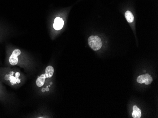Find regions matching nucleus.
<instances>
[{
	"label": "nucleus",
	"mask_w": 158,
	"mask_h": 118,
	"mask_svg": "<svg viewBox=\"0 0 158 118\" xmlns=\"http://www.w3.org/2000/svg\"><path fill=\"white\" fill-rule=\"evenodd\" d=\"M21 53V50L18 49H16L15 50H13V54L10 57L9 62L10 65L15 66L18 64V56H19Z\"/></svg>",
	"instance_id": "obj_3"
},
{
	"label": "nucleus",
	"mask_w": 158,
	"mask_h": 118,
	"mask_svg": "<svg viewBox=\"0 0 158 118\" xmlns=\"http://www.w3.org/2000/svg\"><path fill=\"white\" fill-rule=\"evenodd\" d=\"M54 73V69L51 66H48L46 69V73L44 74L46 79L51 77Z\"/></svg>",
	"instance_id": "obj_5"
},
{
	"label": "nucleus",
	"mask_w": 158,
	"mask_h": 118,
	"mask_svg": "<svg viewBox=\"0 0 158 118\" xmlns=\"http://www.w3.org/2000/svg\"><path fill=\"white\" fill-rule=\"evenodd\" d=\"M142 115L141 111L137 106H134L133 107V111L132 116L134 118H140Z\"/></svg>",
	"instance_id": "obj_6"
},
{
	"label": "nucleus",
	"mask_w": 158,
	"mask_h": 118,
	"mask_svg": "<svg viewBox=\"0 0 158 118\" xmlns=\"http://www.w3.org/2000/svg\"><path fill=\"white\" fill-rule=\"evenodd\" d=\"M153 79L151 76L149 74H146L139 76L137 79V82L138 83L142 84L145 83L146 85H149L152 82Z\"/></svg>",
	"instance_id": "obj_2"
},
{
	"label": "nucleus",
	"mask_w": 158,
	"mask_h": 118,
	"mask_svg": "<svg viewBox=\"0 0 158 118\" xmlns=\"http://www.w3.org/2000/svg\"><path fill=\"white\" fill-rule=\"evenodd\" d=\"M125 17L126 18L127 22L129 23H132L134 20V17L133 14L129 10H127L125 14Z\"/></svg>",
	"instance_id": "obj_8"
},
{
	"label": "nucleus",
	"mask_w": 158,
	"mask_h": 118,
	"mask_svg": "<svg viewBox=\"0 0 158 118\" xmlns=\"http://www.w3.org/2000/svg\"><path fill=\"white\" fill-rule=\"evenodd\" d=\"M88 43L89 47L95 51L100 50L102 46V42L100 38L96 35H92L89 36L88 39Z\"/></svg>",
	"instance_id": "obj_1"
},
{
	"label": "nucleus",
	"mask_w": 158,
	"mask_h": 118,
	"mask_svg": "<svg viewBox=\"0 0 158 118\" xmlns=\"http://www.w3.org/2000/svg\"><path fill=\"white\" fill-rule=\"evenodd\" d=\"M46 78L45 76H44V74H42L41 76H39V77H38L37 79V81H36V84L38 87H41L44 85V84L45 83V79Z\"/></svg>",
	"instance_id": "obj_7"
},
{
	"label": "nucleus",
	"mask_w": 158,
	"mask_h": 118,
	"mask_svg": "<svg viewBox=\"0 0 158 118\" xmlns=\"http://www.w3.org/2000/svg\"><path fill=\"white\" fill-rule=\"evenodd\" d=\"M63 25H64V21L60 17H56L54 21L53 27L56 30H59L63 28Z\"/></svg>",
	"instance_id": "obj_4"
}]
</instances>
